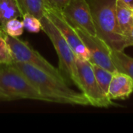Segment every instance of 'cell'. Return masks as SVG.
<instances>
[{"label": "cell", "instance_id": "11", "mask_svg": "<svg viewBox=\"0 0 133 133\" xmlns=\"http://www.w3.org/2000/svg\"><path fill=\"white\" fill-rule=\"evenodd\" d=\"M116 19L122 34L127 37L133 25V9L122 0L115 1Z\"/></svg>", "mask_w": 133, "mask_h": 133}, {"label": "cell", "instance_id": "3", "mask_svg": "<svg viewBox=\"0 0 133 133\" xmlns=\"http://www.w3.org/2000/svg\"><path fill=\"white\" fill-rule=\"evenodd\" d=\"M40 20L41 22V30L50 39L58 55L59 61L58 69L67 84L72 83L78 87L79 80L76 67L77 56L58 29L46 15Z\"/></svg>", "mask_w": 133, "mask_h": 133}, {"label": "cell", "instance_id": "7", "mask_svg": "<svg viewBox=\"0 0 133 133\" xmlns=\"http://www.w3.org/2000/svg\"><path fill=\"white\" fill-rule=\"evenodd\" d=\"M45 15L58 29L77 58L89 60L90 54L86 45L81 40L76 29L65 19L62 11L55 8L48 7L46 9Z\"/></svg>", "mask_w": 133, "mask_h": 133}, {"label": "cell", "instance_id": "13", "mask_svg": "<svg viewBox=\"0 0 133 133\" xmlns=\"http://www.w3.org/2000/svg\"><path fill=\"white\" fill-rule=\"evenodd\" d=\"M22 14L28 13L41 19L49 7L45 0H16Z\"/></svg>", "mask_w": 133, "mask_h": 133}, {"label": "cell", "instance_id": "2", "mask_svg": "<svg viewBox=\"0 0 133 133\" xmlns=\"http://www.w3.org/2000/svg\"><path fill=\"white\" fill-rule=\"evenodd\" d=\"M116 0H91L90 4L97 36L103 40L111 50L122 51L128 48L126 37L118 26L116 12Z\"/></svg>", "mask_w": 133, "mask_h": 133}, {"label": "cell", "instance_id": "10", "mask_svg": "<svg viewBox=\"0 0 133 133\" xmlns=\"http://www.w3.org/2000/svg\"><path fill=\"white\" fill-rule=\"evenodd\" d=\"M133 92V79L128 75L116 71L113 73L108 88L111 100L126 99Z\"/></svg>", "mask_w": 133, "mask_h": 133}, {"label": "cell", "instance_id": "21", "mask_svg": "<svg viewBox=\"0 0 133 133\" xmlns=\"http://www.w3.org/2000/svg\"><path fill=\"white\" fill-rule=\"evenodd\" d=\"M2 101H8V98L5 97V95L0 90V102Z\"/></svg>", "mask_w": 133, "mask_h": 133}, {"label": "cell", "instance_id": "22", "mask_svg": "<svg viewBox=\"0 0 133 133\" xmlns=\"http://www.w3.org/2000/svg\"><path fill=\"white\" fill-rule=\"evenodd\" d=\"M126 5H128L129 7L133 9V0H122Z\"/></svg>", "mask_w": 133, "mask_h": 133}, {"label": "cell", "instance_id": "19", "mask_svg": "<svg viewBox=\"0 0 133 133\" xmlns=\"http://www.w3.org/2000/svg\"><path fill=\"white\" fill-rule=\"evenodd\" d=\"M49 7L55 8L58 10H62L72 0H45Z\"/></svg>", "mask_w": 133, "mask_h": 133}, {"label": "cell", "instance_id": "17", "mask_svg": "<svg viewBox=\"0 0 133 133\" xmlns=\"http://www.w3.org/2000/svg\"><path fill=\"white\" fill-rule=\"evenodd\" d=\"M2 30L8 35L18 37L21 36L22 34L23 33L24 26H23V21H20L18 19V18H16L9 20L5 25V26L2 28Z\"/></svg>", "mask_w": 133, "mask_h": 133}, {"label": "cell", "instance_id": "4", "mask_svg": "<svg viewBox=\"0 0 133 133\" xmlns=\"http://www.w3.org/2000/svg\"><path fill=\"white\" fill-rule=\"evenodd\" d=\"M0 90L9 101L30 99L47 102L29 79L12 64L0 65Z\"/></svg>", "mask_w": 133, "mask_h": 133}, {"label": "cell", "instance_id": "1", "mask_svg": "<svg viewBox=\"0 0 133 133\" xmlns=\"http://www.w3.org/2000/svg\"><path fill=\"white\" fill-rule=\"evenodd\" d=\"M12 64L29 79L47 102L90 105L88 100L82 92L71 89L65 81L26 63L13 62Z\"/></svg>", "mask_w": 133, "mask_h": 133}, {"label": "cell", "instance_id": "18", "mask_svg": "<svg viewBox=\"0 0 133 133\" xmlns=\"http://www.w3.org/2000/svg\"><path fill=\"white\" fill-rule=\"evenodd\" d=\"M22 18L23 26L27 31L34 34H37L41 30V22L38 18L28 13L23 14Z\"/></svg>", "mask_w": 133, "mask_h": 133}, {"label": "cell", "instance_id": "6", "mask_svg": "<svg viewBox=\"0 0 133 133\" xmlns=\"http://www.w3.org/2000/svg\"><path fill=\"white\" fill-rule=\"evenodd\" d=\"M5 40L11 50L13 62L31 65L55 76V78L65 82L59 69H56L50 62H48L43 56L39 54V52L34 50L28 42L22 41L18 37L9 36L6 33Z\"/></svg>", "mask_w": 133, "mask_h": 133}, {"label": "cell", "instance_id": "5", "mask_svg": "<svg viewBox=\"0 0 133 133\" xmlns=\"http://www.w3.org/2000/svg\"><path fill=\"white\" fill-rule=\"evenodd\" d=\"M76 67L79 86L90 105L97 108H108L114 105L112 100L102 90L95 77L91 63L86 59L77 58Z\"/></svg>", "mask_w": 133, "mask_h": 133}, {"label": "cell", "instance_id": "9", "mask_svg": "<svg viewBox=\"0 0 133 133\" xmlns=\"http://www.w3.org/2000/svg\"><path fill=\"white\" fill-rule=\"evenodd\" d=\"M81 40L86 45L89 54V62L100 65L114 73L117 71L111 58V48L97 36H92L80 28H75Z\"/></svg>", "mask_w": 133, "mask_h": 133}, {"label": "cell", "instance_id": "15", "mask_svg": "<svg viewBox=\"0 0 133 133\" xmlns=\"http://www.w3.org/2000/svg\"><path fill=\"white\" fill-rule=\"evenodd\" d=\"M91 65L99 86L101 87L102 90L108 96V88L112 79L113 73L109 72L108 69L96 64L91 63Z\"/></svg>", "mask_w": 133, "mask_h": 133}, {"label": "cell", "instance_id": "8", "mask_svg": "<svg viewBox=\"0 0 133 133\" xmlns=\"http://www.w3.org/2000/svg\"><path fill=\"white\" fill-rule=\"evenodd\" d=\"M62 12L74 28H80L92 36H97L90 6L87 0H72Z\"/></svg>", "mask_w": 133, "mask_h": 133}, {"label": "cell", "instance_id": "14", "mask_svg": "<svg viewBox=\"0 0 133 133\" xmlns=\"http://www.w3.org/2000/svg\"><path fill=\"white\" fill-rule=\"evenodd\" d=\"M111 58L117 71L129 76L133 79V58L122 51H111Z\"/></svg>", "mask_w": 133, "mask_h": 133}, {"label": "cell", "instance_id": "12", "mask_svg": "<svg viewBox=\"0 0 133 133\" xmlns=\"http://www.w3.org/2000/svg\"><path fill=\"white\" fill-rule=\"evenodd\" d=\"M22 16L16 0H0V27L3 28L9 20Z\"/></svg>", "mask_w": 133, "mask_h": 133}, {"label": "cell", "instance_id": "16", "mask_svg": "<svg viewBox=\"0 0 133 133\" xmlns=\"http://www.w3.org/2000/svg\"><path fill=\"white\" fill-rule=\"evenodd\" d=\"M12 62L11 50L5 40V32L0 27V65H9Z\"/></svg>", "mask_w": 133, "mask_h": 133}, {"label": "cell", "instance_id": "20", "mask_svg": "<svg viewBox=\"0 0 133 133\" xmlns=\"http://www.w3.org/2000/svg\"><path fill=\"white\" fill-rule=\"evenodd\" d=\"M126 41H127V47L133 46V25L130 30L129 35L126 37Z\"/></svg>", "mask_w": 133, "mask_h": 133}]
</instances>
